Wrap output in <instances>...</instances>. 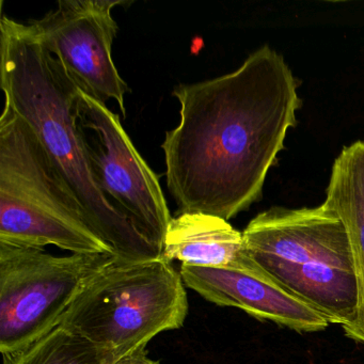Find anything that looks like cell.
Here are the masks:
<instances>
[{"mask_svg":"<svg viewBox=\"0 0 364 364\" xmlns=\"http://www.w3.org/2000/svg\"><path fill=\"white\" fill-rule=\"evenodd\" d=\"M242 233L252 259L321 263L353 272L348 234L325 202L296 210L274 206L259 213Z\"/></svg>","mask_w":364,"mask_h":364,"instance_id":"cell-8","label":"cell"},{"mask_svg":"<svg viewBox=\"0 0 364 364\" xmlns=\"http://www.w3.org/2000/svg\"><path fill=\"white\" fill-rule=\"evenodd\" d=\"M0 85L4 106L31 127L84 208L91 227L119 259L144 261L163 257L95 182L80 124V87L28 24L6 16L0 22Z\"/></svg>","mask_w":364,"mask_h":364,"instance_id":"cell-2","label":"cell"},{"mask_svg":"<svg viewBox=\"0 0 364 364\" xmlns=\"http://www.w3.org/2000/svg\"><path fill=\"white\" fill-rule=\"evenodd\" d=\"M0 244L117 255L31 127L7 106L0 117Z\"/></svg>","mask_w":364,"mask_h":364,"instance_id":"cell-3","label":"cell"},{"mask_svg":"<svg viewBox=\"0 0 364 364\" xmlns=\"http://www.w3.org/2000/svg\"><path fill=\"white\" fill-rule=\"evenodd\" d=\"M186 285L165 257H117L85 285L59 327L107 351L114 361L146 348L161 332L180 329L188 314Z\"/></svg>","mask_w":364,"mask_h":364,"instance_id":"cell-4","label":"cell"},{"mask_svg":"<svg viewBox=\"0 0 364 364\" xmlns=\"http://www.w3.org/2000/svg\"><path fill=\"white\" fill-rule=\"evenodd\" d=\"M325 203L338 214L348 234L358 287L353 323L343 326L345 336L364 344V142L345 146L333 166Z\"/></svg>","mask_w":364,"mask_h":364,"instance_id":"cell-10","label":"cell"},{"mask_svg":"<svg viewBox=\"0 0 364 364\" xmlns=\"http://www.w3.org/2000/svg\"><path fill=\"white\" fill-rule=\"evenodd\" d=\"M125 1L60 0L56 9L29 21L38 39L60 63L80 90L102 103L112 100L127 116L124 95L129 86L112 59L118 24L112 9Z\"/></svg>","mask_w":364,"mask_h":364,"instance_id":"cell-7","label":"cell"},{"mask_svg":"<svg viewBox=\"0 0 364 364\" xmlns=\"http://www.w3.org/2000/svg\"><path fill=\"white\" fill-rule=\"evenodd\" d=\"M107 351L57 327L16 353L3 355V364H114Z\"/></svg>","mask_w":364,"mask_h":364,"instance_id":"cell-13","label":"cell"},{"mask_svg":"<svg viewBox=\"0 0 364 364\" xmlns=\"http://www.w3.org/2000/svg\"><path fill=\"white\" fill-rule=\"evenodd\" d=\"M80 124L97 186L136 229L163 252L172 218L159 176L106 104L80 93ZM85 133V132H84Z\"/></svg>","mask_w":364,"mask_h":364,"instance_id":"cell-6","label":"cell"},{"mask_svg":"<svg viewBox=\"0 0 364 364\" xmlns=\"http://www.w3.org/2000/svg\"><path fill=\"white\" fill-rule=\"evenodd\" d=\"M114 364H161L159 361L151 359L149 357L148 349L141 348L138 350L134 351V353H129V355H125V357L121 358L120 360Z\"/></svg>","mask_w":364,"mask_h":364,"instance_id":"cell-14","label":"cell"},{"mask_svg":"<svg viewBox=\"0 0 364 364\" xmlns=\"http://www.w3.org/2000/svg\"><path fill=\"white\" fill-rule=\"evenodd\" d=\"M250 257V255H249ZM188 289L219 306H231L299 332L323 331L331 323L318 309L289 291L252 259L242 269L181 265Z\"/></svg>","mask_w":364,"mask_h":364,"instance_id":"cell-9","label":"cell"},{"mask_svg":"<svg viewBox=\"0 0 364 364\" xmlns=\"http://www.w3.org/2000/svg\"><path fill=\"white\" fill-rule=\"evenodd\" d=\"M252 259L289 291L318 309L331 325L343 327L353 323L358 306L357 280L353 270L321 263Z\"/></svg>","mask_w":364,"mask_h":364,"instance_id":"cell-12","label":"cell"},{"mask_svg":"<svg viewBox=\"0 0 364 364\" xmlns=\"http://www.w3.org/2000/svg\"><path fill=\"white\" fill-rule=\"evenodd\" d=\"M180 123L161 144L168 191L178 214L225 220L261 198L266 178L297 124L298 82L268 46L232 73L172 91Z\"/></svg>","mask_w":364,"mask_h":364,"instance_id":"cell-1","label":"cell"},{"mask_svg":"<svg viewBox=\"0 0 364 364\" xmlns=\"http://www.w3.org/2000/svg\"><path fill=\"white\" fill-rule=\"evenodd\" d=\"M114 255L55 257L0 244V353H16L58 327L89 280Z\"/></svg>","mask_w":364,"mask_h":364,"instance_id":"cell-5","label":"cell"},{"mask_svg":"<svg viewBox=\"0 0 364 364\" xmlns=\"http://www.w3.org/2000/svg\"><path fill=\"white\" fill-rule=\"evenodd\" d=\"M163 257L182 265L242 269L250 262L242 232L227 220L202 213H183L172 218Z\"/></svg>","mask_w":364,"mask_h":364,"instance_id":"cell-11","label":"cell"}]
</instances>
